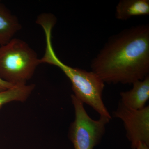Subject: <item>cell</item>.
<instances>
[{"instance_id": "cell-1", "label": "cell", "mask_w": 149, "mask_h": 149, "mask_svg": "<svg viewBox=\"0 0 149 149\" xmlns=\"http://www.w3.org/2000/svg\"><path fill=\"white\" fill-rule=\"evenodd\" d=\"M92 70L104 83L130 84L149 75V25L123 29L109 38L92 60Z\"/></svg>"}, {"instance_id": "cell-2", "label": "cell", "mask_w": 149, "mask_h": 149, "mask_svg": "<svg viewBox=\"0 0 149 149\" xmlns=\"http://www.w3.org/2000/svg\"><path fill=\"white\" fill-rule=\"evenodd\" d=\"M46 46L40 63H47L58 67L62 70L72 83L73 95L83 104L90 106L97 111L100 117L111 120V117L102 100L104 83L93 71H88L64 64L56 55L50 34L45 35Z\"/></svg>"}, {"instance_id": "cell-3", "label": "cell", "mask_w": 149, "mask_h": 149, "mask_svg": "<svg viewBox=\"0 0 149 149\" xmlns=\"http://www.w3.org/2000/svg\"><path fill=\"white\" fill-rule=\"evenodd\" d=\"M40 64L36 52L23 40L13 38L0 46V77L6 82L27 84Z\"/></svg>"}, {"instance_id": "cell-4", "label": "cell", "mask_w": 149, "mask_h": 149, "mask_svg": "<svg viewBox=\"0 0 149 149\" xmlns=\"http://www.w3.org/2000/svg\"><path fill=\"white\" fill-rule=\"evenodd\" d=\"M71 100L75 118L70 127L69 137L74 149H93L100 142L109 119L100 117L95 120L87 113L83 102L73 95Z\"/></svg>"}, {"instance_id": "cell-5", "label": "cell", "mask_w": 149, "mask_h": 149, "mask_svg": "<svg viewBox=\"0 0 149 149\" xmlns=\"http://www.w3.org/2000/svg\"><path fill=\"white\" fill-rule=\"evenodd\" d=\"M113 116L123 122L126 137L132 149H136L139 142L149 146V106L142 109L134 110L119 102L117 109L113 112Z\"/></svg>"}, {"instance_id": "cell-6", "label": "cell", "mask_w": 149, "mask_h": 149, "mask_svg": "<svg viewBox=\"0 0 149 149\" xmlns=\"http://www.w3.org/2000/svg\"><path fill=\"white\" fill-rule=\"evenodd\" d=\"M130 91L120 93V102L124 106L134 110L142 109L149 99V75L143 80L132 84Z\"/></svg>"}, {"instance_id": "cell-7", "label": "cell", "mask_w": 149, "mask_h": 149, "mask_svg": "<svg viewBox=\"0 0 149 149\" xmlns=\"http://www.w3.org/2000/svg\"><path fill=\"white\" fill-rule=\"evenodd\" d=\"M21 29L17 17L0 2V46L8 43Z\"/></svg>"}, {"instance_id": "cell-8", "label": "cell", "mask_w": 149, "mask_h": 149, "mask_svg": "<svg viewBox=\"0 0 149 149\" xmlns=\"http://www.w3.org/2000/svg\"><path fill=\"white\" fill-rule=\"evenodd\" d=\"M148 15L149 0H120L116 7V18L118 20Z\"/></svg>"}, {"instance_id": "cell-9", "label": "cell", "mask_w": 149, "mask_h": 149, "mask_svg": "<svg viewBox=\"0 0 149 149\" xmlns=\"http://www.w3.org/2000/svg\"><path fill=\"white\" fill-rule=\"evenodd\" d=\"M35 88V85H14L6 91H0V109L10 102L27 100Z\"/></svg>"}, {"instance_id": "cell-10", "label": "cell", "mask_w": 149, "mask_h": 149, "mask_svg": "<svg viewBox=\"0 0 149 149\" xmlns=\"http://www.w3.org/2000/svg\"><path fill=\"white\" fill-rule=\"evenodd\" d=\"M13 86L14 85L6 82L0 77V91H6Z\"/></svg>"}, {"instance_id": "cell-11", "label": "cell", "mask_w": 149, "mask_h": 149, "mask_svg": "<svg viewBox=\"0 0 149 149\" xmlns=\"http://www.w3.org/2000/svg\"><path fill=\"white\" fill-rule=\"evenodd\" d=\"M149 146L145 143L139 142L137 145L136 149H149Z\"/></svg>"}]
</instances>
